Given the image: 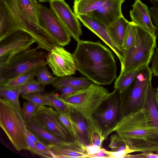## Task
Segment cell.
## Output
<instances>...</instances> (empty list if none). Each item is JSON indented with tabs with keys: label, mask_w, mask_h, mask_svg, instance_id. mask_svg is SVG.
Wrapping results in <instances>:
<instances>
[{
	"label": "cell",
	"mask_w": 158,
	"mask_h": 158,
	"mask_svg": "<svg viewBox=\"0 0 158 158\" xmlns=\"http://www.w3.org/2000/svg\"><path fill=\"white\" fill-rule=\"evenodd\" d=\"M115 132L133 152H158V128L144 108L120 118L104 132Z\"/></svg>",
	"instance_id": "cell-1"
},
{
	"label": "cell",
	"mask_w": 158,
	"mask_h": 158,
	"mask_svg": "<svg viewBox=\"0 0 158 158\" xmlns=\"http://www.w3.org/2000/svg\"><path fill=\"white\" fill-rule=\"evenodd\" d=\"M73 55L77 70L92 82L109 85L116 78L117 68L113 55L100 42L80 40Z\"/></svg>",
	"instance_id": "cell-2"
},
{
	"label": "cell",
	"mask_w": 158,
	"mask_h": 158,
	"mask_svg": "<svg viewBox=\"0 0 158 158\" xmlns=\"http://www.w3.org/2000/svg\"><path fill=\"white\" fill-rule=\"evenodd\" d=\"M156 38L155 34L136 25L135 42L130 48L123 51V59L121 63L120 73L148 64L155 52Z\"/></svg>",
	"instance_id": "cell-3"
},
{
	"label": "cell",
	"mask_w": 158,
	"mask_h": 158,
	"mask_svg": "<svg viewBox=\"0 0 158 158\" xmlns=\"http://www.w3.org/2000/svg\"><path fill=\"white\" fill-rule=\"evenodd\" d=\"M113 93V92L109 93L104 87L93 82L62 99L86 120L94 116L100 106L107 101Z\"/></svg>",
	"instance_id": "cell-4"
},
{
	"label": "cell",
	"mask_w": 158,
	"mask_h": 158,
	"mask_svg": "<svg viewBox=\"0 0 158 158\" xmlns=\"http://www.w3.org/2000/svg\"><path fill=\"white\" fill-rule=\"evenodd\" d=\"M39 49L37 47H30L23 50L0 64V83L47 65L46 59L48 54L38 51Z\"/></svg>",
	"instance_id": "cell-5"
},
{
	"label": "cell",
	"mask_w": 158,
	"mask_h": 158,
	"mask_svg": "<svg viewBox=\"0 0 158 158\" xmlns=\"http://www.w3.org/2000/svg\"><path fill=\"white\" fill-rule=\"evenodd\" d=\"M152 75L148 64L143 65L128 87L119 94L120 118L143 108L146 92L151 84Z\"/></svg>",
	"instance_id": "cell-6"
},
{
	"label": "cell",
	"mask_w": 158,
	"mask_h": 158,
	"mask_svg": "<svg viewBox=\"0 0 158 158\" xmlns=\"http://www.w3.org/2000/svg\"><path fill=\"white\" fill-rule=\"evenodd\" d=\"M21 111L13 103L0 98V126L12 144L19 151L28 150L20 119Z\"/></svg>",
	"instance_id": "cell-7"
},
{
	"label": "cell",
	"mask_w": 158,
	"mask_h": 158,
	"mask_svg": "<svg viewBox=\"0 0 158 158\" xmlns=\"http://www.w3.org/2000/svg\"><path fill=\"white\" fill-rule=\"evenodd\" d=\"M3 0L16 23L17 30H23L29 34L35 40L39 49L49 52L52 48L58 45L44 29L23 14L15 0Z\"/></svg>",
	"instance_id": "cell-8"
},
{
	"label": "cell",
	"mask_w": 158,
	"mask_h": 158,
	"mask_svg": "<svg viewBox=\"0 0 158 158\" xmlns=\"http://www.w3.org/2000/svg\"><path fill=\"white\" fill-rule=\"evenodd\" d=\"M38 24L44 29L58 45L69 44L71 36L63 23L50 9L36 3Z\"/></svg>",
	"instance_id": "cell-9"
},
{
	"label": "cell",
	"mask_w": 158,
	"mask_h": 158,
	"mask_svg": "<svg viewBox=\"0 0 158 158\" xmlns=\"http://www.w3.org/2000/svg\"><path fill=\"white\" fill-rule=\"evenodd\" d=\"M31 120L60 139L67 142L76 141L60 121L58 111L51 106H38Z\"/></svg>",
	"instance_id": "cell-10"
},
{
	"label": "cell",
	"mask_w": 158,
	"mask_h": 158,
	"mask_svg": "<svg viewBox=\"0 0 158 158\" xmlns=\"http://www.w3.org/2000/svg\"><path fill=\"white\" fill-rule=\"evenodd\" d=\"M46 61L53 74L57 77L71 75L77 70L73 54L59 45L54 46L48 52Z\"/></svg>",
	"instance_id": "cell-11"
},
{
	"label": "cell",
	"mask_w": 158,
	"mask_h": 158,
	"mask_svg": "<svg viewBox=\"0 0 158 158\" xmlns=\"http://www.w3.org/2000/svg\"><path fill=\"white\" fill-rule=\"evenodd\" d=\"M34 43V39L24 31L12 32L0 41V64L17 52L30 48Z\"/></svg>",
	"instance_id": "cell-12"
},
{
	"label": "cell",
	"mask_w": 158,
	"mask_h": 158,
	"mask_svg": "<svg viewBox=\"0 0 158 158\" xmlns=\"http://www.w3.org/2000/svg\"><path fill=\"white\" fill-rule=\"evenodd\" d=\"M50 9L58 17L69 32L77 42L82 34L78 18L64 0H54L49 2Z\"/></svg>",
	"instance_id": "cell-13"
},
{
	"label": "cell",
	"mask_w": 158,
	"mask_h": 158,
	"mask_svg": "<svg viewBox=\"0 0 158 158\" xmlns=\"http://www.w3.org/2000/svg\"><path fill=\"white\" fill-rule=\"evenodd\" d=\"M83 24L101 39L115 53L121 63L123 59V50L115 44L109 37L106 26L96 19L85 15H77Z\"/></svg>",
	"instance_id": "cell-14"
},
{
	"label": "cell",
	"mask_w": 158,
	"mask_h": 158,
	"mask_svg": "<svg viewBox=\"0 0 158 158\" xmlns=\"http://www.w3.org/2000/svg\"><path fill=\"white\" fill-rule=\"evenodd\" d=\"M124 1L108 0L101 6L85 15L108 26L123 16L121 7Z\"/></svg>",
	"instance_id": "cell-15"
},
{
	"label": "cell",
	"mask_w": 158,
	"mask_h": 158,
	"mask_svg": "<svg viewBox=\"0 0 158 158\" xmlns=\"http://www.w3.org/2000/svg\"><path fill=\"white\" fill-rule=\"evenodd\" d=\"M119 95L118 90L114 89L105 108L101 111H97L94 114L101 126L106 128V130L114 124L119 114Z\"/></svg>",
	"instance_id": "cell-16"
},
{
	"label": "cell",
	"mask_w": 158,
	"mask_h": 158,
	"mask_svg": "<svg viewBox=\"0 0 158 158\" xmlns=\"http://www.w3.org/2000/svg\"><path fill=\"white\" fill-rule=\"evenodd\" d=\"M130 11L131 22L152 34H155L156 27L153 24L148 6L140 0H135Z\"/></svg>",
	"instance_id": "cell-17"
},
{
	"label": "cell",
	"mask_w": 158,
	"mask_h": 158,
	"mask_svg": "<svg viewBox=\"0 0 158 158\" xmlns=\"http://www.w3.org/2000/svg\"><path fill=\"white\" fill-rule=\"evenodd\" d=\"M25 123L27 128L31 131L40 140L47 145L59 144L75 148H82V144L77 140L67 142L60 139L31 120Z\"/></svg>",
	"instance_id": "cell-18"
},
{
	"label": "cell",
	"mask_w": 158,
	"mask_h": 158,
	"mask_svg": "<svg viewBox=\"0 0 158 158\" xmlns=\"http://www.w3.org/2000/svg\"><path fill=\"white\" fill-rule=\"evenodd\" d=\"M17 30V25L3 0H0V41Z\"/></svg>",
	"instance_id": "cell-19"
},
{
	"label": "cell",
	"mask_w": 158,
	"mask_h": 158,
	"mask_svg": "<svg viewBox=\"0 0 158 158\" xmlns=\"http://www.w3.org/2000/svg\"><path fill=\"white\" fill-rule=\"evenodd\" d=\"M130 22L123 16L106 27L107 33L111 40L122 50L126 30Z\"/></svg>",
	"instance_id": "cell-20"
},
{
	"label": "cell",
	"mask_w": 158,
	"mask_h": 158,
	"mask_svg": "<svg viewBox=\"0 0 158 158\" xmlns=\"http://www.w3.org/2000/svg\"><path fill=\"white\" fill-rule=\"evenodd\" d=\"M85 120L87 125L88 144L102 148L103 141L106 139L102 126L94 116Z\"/></svg>",
	"instance_id": "cell-21"
},
{
	"label": "cell",
	"mask_w": 158,
	"mask_h": 158,
	"mask_svg": "<svg viewBox=\"0 0 158 158\" xmlns=\"http://www.w3.org/2000/svg\"><path fill=\"white\" fill-rule=\"evenodd\" d=\"M54 158H87L82 148L59 144L48 145Z\"/></svg>",
	"instance_id": "cell-22"
},
{
	"label": "cell",
	"mask_w": 158,
	"mask_h": 158,
	"mask_svg": "<svg viewBox=\"0 0 158 158\" xmlns=\"http://www.w3.org/2000/svg\"><path fill=\"white\" fill-rule=\"evenodd\" d=\"M69 113L81 143L85 146L88 145L87 125L85 119L79 113L72 109Z\"/></svg>",
	"instance_id": "cell-23"
},
{
	"label": "cell",
	"mask_w": 158,
	"mask_h": 158,
	"mask_svg": "<svg viewBox=\"0 0 158 158\" xmlns=\"http://www.w3.org/2000/svg\"><path fill=\"white\" fill-rule=\"evenodd\" d=\"M108 0H74V12L77 15H87L103 5Z\"/></svg>",
	"instance_id": "cell-24"
},
{
	"label": "cell",
	"mask_w": 158,
	"mask_h": 158,
	"mask_svg": "<svg viewBox=\"0 0 158 158\" xmlns=\"http://www.w3.org/2000/svg\"><path fill=\"white\" fill-rule=\"evenodd\" d=\"M143 108L147 110L158 128V106L151 84L148 86L146 92Z\"/></svg>",
	"instance_id": "cell-25"
},
{
	"label": "cell",
	"mask_w": 158,
	"mask_h": 158,
	"mask_svg": "<svg viewBox=\"0 0 158 158\" xmlns=\"http://www.w3.org/2000/svg\"><path fill=\"white\" fill-rule=\"evenodd\" d=\"M41 67L35 68L14 78L0 83V86L20 88L29 81L34 79Z\"/></svg>",
	"instance_id": "cell-26"
},
{
	"label": "cell",
	"mask_w": 158,
	"mask_h": 158,
	"mask_svg": "<svg viewBox=\"0 0 158 158\" xmlns=\"http://www.w3.org/2000/svg\"><path fill=\"white\" fill-rule=\"evenodd\" d=\"M143 66L120 74L115 81L114 85V89L118 90L119 94L123 92L131 84Z\"/></svg>",
	"instance_id": "cell-27"
},
{
	"label": "cell",
	"mask_w": 158,
	"mask_h": 158,
	"mask_svg": "<svg viewBox=\"0 0 158 158\" xmlns=\"http://www.w3.org/2000/svg\"><path fill=\"white\" fill-rule=\"evenodd\" d=\"M69 76L60 77L53 84V87L69 86L84 88L90 85L93 82L86 77H74Z\"/></svg>",
	"instance_id": "cell-28"
},
{
	"label": "cell",
	"mask_w": 158,
	"mask_h": 158,
	"mask_svg": "<svg viewBox=\"0 0 158 158\" xmlns=\"http://www.w3.org/2000/svg\"><path fill=\"white\" fill-rule=\"evenodd\" d=\"M19 9L23 14L33 22L38 24L36 3L34 0H15Z\"/></svg>",
	"instance_id": "cell-29"
},
{
	"label": "cell",
	"mask_w": 158,
	"mask_h": 158,
	"mask_svg": "<svg viewBox=\"0 0 158 158\" xmlns=\"http://www.w3.org/2000/svg\"><path fill=\"white\" fill-rule=\"evenodd\" d=\"M52 107L58 111L64 113L69 112L72 109L59 95L54 92H51L43 94Z\"/></svg>",
	"instance_id": "cell-30"
},
{
	"label": "cell",
	"mask_w": 158,
	"mask_h": 158,
	"mask_svg": "<svg viewBox=\"0 0 158 158\" xmlns=\"http://www.w3.org/2000/svg\"><path fill=\"white\" fill-rule=\"evenodd\" d=\"M20 95V88L0 86L1 97L13 103L21 111L22 109L19 100Z\"/></svg>",
	"instance_id": "cell-31"
},
{
	"label": "cell",
	"mask_w": 158,
	"mask_h": 158,
	"mask_svg": "<svg viewBox=\"0 0 158 158\" xmlns=\"http://www.w3.org/2000/svg\"><path fill=\"white\" fill-rule=\"evenodd\" d=\"M38 82L43 87L49 85H53L57 79L49 72L46 65L41 66L36 75Z\"/></svg>",
	"instance_id": "cell-32"
},
{
	"label": "cell",
	"mask_w": 158,
	"mask_h": 158,
	"mask_svg": "<svg viewBox=\"0 0 158 158\" xmlns=\"http://www.w3.org/2000/svg\"><path fill=\"white\" fill-rule=\"evenodd\" d=\"M58 116L60 121L71 136L75 140H77L81 143L69 113H61L58 111Z\"/></svg>",
	"instance_id": "cell-33"
},
{
	"label": "cell",
	"mask_w": 158,
	"mask_h": 158,
	"mask_svg": "<svg viewBox=\"0 0 158 158\" xmlns=\"http://www.w3.org/2000/svg\"><path fill=\"white\" fill-rule=\"evenodd\" d=\"M45 89L37 80L33 79L20 88V95L22 96L37 93H44Z\"/></svg>",
	"instance_id": "cell-34"
},
{
	"label": "cell",
	"mask_w": 158,
	"mask_h": 158,
	"mask_svg": "<svg viewBox=\"0 0 158 158\" xmlns=\"http://www.w3.org/2000/svg\"><path fill=\"white\" fill-rule=\"evenodd\" d=\"M136 24L130 22L127 28L122 47L123 51L130 48L135 43Z\"/></svg>",
	"instance_id": "cell-35"
},
{
	"label": "cell",
	"mask_w": 158,
	"mask_h": 158,
	"mask_svg": "<svg viewBox=\"0 0 158 158\" xmlns=\"http://www.w3.org/2000/svg\"><path fill=\"white\" fill-rule=\"evenodd\" d=\"M38 106L28 101L24 103L23 107L21 109V113L25 123L31 120Z\"/></svg>",
	"instance_id": "cell-36"
},
{
	"label": "cell",
	"mask_w": 158,
	"mask_h": 158,
	"mask_svg": "<svg viewBox=\"0 0 158 158\" xmlns=\"http://www.w3.org/2000/svg\"><path fill=\"white\" fill-rule=\"evenodd\" d=\"M23 98L39 106H51L48 101L40 93H37L22 96Z\"/></svg>",
	"instance_id": "cell-37"
},
{
	"label": "cell",
	"mask_w": 158,
	"mask_h": 158,
	"mask_svg": "<svg viewBox=\"0 0 158 158\" xmlns=\"http://www.w3.org/2000/svg\"><path fill=\"white\" fill-rule=\"evenodd\" d=\"M152 6L149 10L152 20L156 27L155 34L158 36V0H149Z\"/></svg>",
	"instance_id": "cell-38"
},
{
	"label": "cell",
	"mask_w": 158,
	"mask_h": 158,
	"mask_svg": "<svg viewBox=\"0 0 158 158\" xmlns=\"http://www.w3.org/2000/svg\"><path fill=\"white\" fill-rule=\"evenodd\" d=\"M82 88H83L69 86H61L55 87V90L60 93V94L59 96L63 99Z\"/></svg>",
	"instance_id": "cell-39"
},
{
	"label": "cell",
	"mask_w": 158,
	"mask_h": 158,
	"mask_svg": "<svg viewBox=\"0 0 158 158\" xmlns=\"http://www.w3.org/2000/svg\"><path fill=\"white\" fill-rule=\"evenodd\" d=\"M108 147L113 152H115L120 145L124 143L123 139L117 133L111 135Z\"/></svg>",
	"instance_id": "cell-40"
},
{
	"label": "cell",
	"mask_w": 158,
	"mask_h": 158,
	"mask_svg": "<svg viewBox=\"0 0 158 158\" xmlns=\"http://www.w3.org/2000/svg\"><path fill=\"white\" fill-rule=\"evenodd\" d=\"M36 144L38 150L45 155V158H54L53 155L46 144L40 140L36 142Z\"/></svg>",
	"instance_id": "cell-41"
},
{
	"label": "cell",
	"mask_w": 158,
	"mask_h": 158,
	"mask_svg": "<svg viewBox=\"0 0 158 158\" xmlns=\"http://www.w3.org/2000/svg\"><path fill=\"white\" fill-rule=\"evenodd\" d=\"M151 69L153 76L158 77V49L156 48L152 59Z\"/></svg>",
	"instance_id": "cell-42"
},
{
	"label": "cell",
	"mask_w": 158,
	"mask_h": 158,
	"mask_svg": "<svg viewBox=\"0 0 158 158\" xmlns=\"http://www.w3.org/2000/svg\"><path fill=\"white\" fill-rule=\"evenodd\" d=\"M153 152H144L134 155L128 154L126 156L125 158H158V154Z\"/></svg>",
	"instance_id": "cell-43"
},
{
	"label": "cell",
	"mask_w": 158,
	"mask_h": 158,
	"mask_svg": "<svg viewBox=\"0 0 158 158\" xmlns=\"http://www.w3.org/2000/svg\"><path fill=\"white\" fill-rule=\"evenodd\" d=\"M87 158H109V156L107 150L102 148L96 153L87 155Z\"/></svg>",
	"instance_id": "cell-44"
},
{
	"label": "cell",
	"mask_w": 158,
	"mask_h": 158,
	"mask_svg": "<svg viewBox=\"0 0 158 158\" xmlns=\"http://www.w3.org/2000/svg\"><path fill=\"white\" fill-rule=\"evenodd\" d=\"M154 93L156 99L158 106V86L154 89Z\"/></svg>",
	"instance_id": "cell-45"
},
{
	"label": "cell",
	"mask_w": 158,
	"mask_h": 158,
	"mask_svg": "<svg viewBox=\"0 0 158 158\" xmlns=\"http://www.w3.org/2000/svg\"><path fill=\"white\" fill-rule=\"evenodd\" d=\"M39 2H50L54 0H37Z\"/></svg>",
	"instance_id": "cell-46"
}]
</instances>
